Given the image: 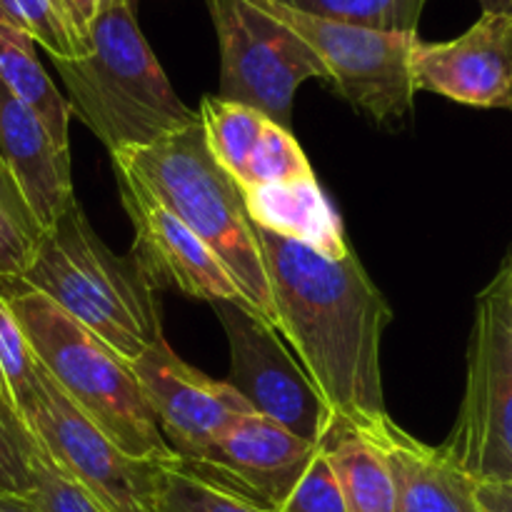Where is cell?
<instances>
[{
    "label": "cell",
    "mask_w": 512,
    "mask_h": 512,
    "mask_svg": "<svg viewBox=\"0 0 512 512\" xmlns=\"http://www.w3.org/2000/svg\"><path fill=\"white\" fill-rule=\"evenodd\" d=\"M38 393L40 363L0 288V400L25 430Z\"/></svg>",
    "instance_id": "44dd1931"
},
{
    "label": "cell",
    "mask_w": 512,
    "mask_h": 512,
    "mask_svg": "<svg viewBox=\"0 0 512 512\" xmlns=\"http://www.w3.org/2000/svg\"><path fill=\"white\" fill-rule=\"evenodd\" d=\"M483 13H495L505 15V18L512 20V0H478Z\"/></svg>",
    "instance_id": "1f68e13d"
},
{
    "label": "cell",
    "mask_w": 512,
    "mask_h": 512,
    "mask_svg": "<svg viewBox=\"0 0 512 512\" xmlns=\"http://www.w3.org/2000/svg\"><path fill=\"white\" fill-rule=\"evenodd\" d=\"M60 3H63V10L68 15V23L73 28L75 38L85 48V35H88L90 23H93L95 13H98L103 0H60ZM85 53H88V48H85Z\"/></svg>",
    "instance_id": "f1b7e54d"
},
{
    "label": "cell",
    "mask_w": 512,
    "mask_h": 512,
    "mask_svg": "<svg viewBox=\"0 0 512 512\" xmlns=\"http://www.w3.org/2000/svg\"><path fill=\"white\" fill-rule=\"evenodd\" d=\"M30 480H33L30 500L43 512H105L80 485L60 473L38 448L30 458Z\"/></svg>",
    "instance_id": "484cf974"
},
{
    "label": "cell",
    "mask_w": 512,
    "mask_h": 512,
    "mask_svg": "<svg viewBox=\"0 0 512 512\" xmlns=\"http://www.w3.org/2000/svg\"><path fill=\"white\" fill-rule=\"evenodd\" d=\"M35 448L105 512H153L155 463L135 460L95 428L40 368V393L28 415Z\"/></svg>",
    "instance_id": "9c48e42d"
},
{
    "label": "cell",
    "mask_w": 512,
    "mask_h": 512,
    "mask_svg": "<svg viewBox=\"0 0 512 512\" xmlns=\"http://www.w3.org/2000/svg\"><path fill=\"white\" fill-rule=\"evenodd\" d=\"M230 345L225 383L258 415L313 445H323L338 420L310 385L298 360L268 323L238 303H215Z\"/></svg>",
    "instance_id": "30bf717a"
},
{
    "label": "cell",
    "mask_w": 512,
    "mask_h": 512,
    "mask_svg": "<svg viewBox=\"0 0 512 512\" xmlns=\"http://www.w3.org/2000/svg\"><path fill=\"white\" fill-rule=\"evenodd\" d=\"M308 180H315V173L310 168L308 155L293 138V130H285L273 120H268L258 145L250 153L248 165L235 180V185L245 195L253 193V190L308 183Z\"/></svg>",
    "instance_id": "7402d4cb"
},
{
    "label": "cell",
    "mask_w": 512,
    "mask_h": 512,
    "mask_svg": "<svg viewBox=\"0 0 512 512\" xmlns=\"http://www.w3.org/2000/svg\"><path fill=\"white\" fill-rule=\"evenodd\" d=\"M110 158L115 168L133 175L165 210L213 250L250 310L275 330V310L255 225L240 188L215 163L205 143L200 115L155 143L120 150Z\"/></svg>",
    "instance_id": "3957f363"
},
{
    "label": "cell",
    "mask_w": 512,
    "mask_h": 512,
    "mask_svg": "<svg viewBox=\"0 0 512 512\" xmlns=\"http://www.w3.org/2000/svg\"><path fill=\"white\" fill-rule=\"evenodd\" d=\"M0 512H43L30 500V495L0 493Z\"/></svg>",
    "instance_id": "4dcf8cb0"
},
{
    "label": "cell",
    "mask_w": 512,
    "mask_h": 512,
    "mask_svg": "<svg viewBox=\"0 0 512 512\" xmlns=\"http://www.w3.org/2000/svg\"><path fill=\"white\" fill-rule=\"evenodd\" d=\"M0 20L28 33L40 48L48 50L53 60L85 55L60 0H0Z\"/></svg>",
    "instance_id": "d4e9b609"
},
{
    "label": "cell",
    "mask_w": 512,
    "mask_h": 512,
    "mask_svg": "<svg viewBox=\"0 0 512 512\" xmlns=\"http://www.w3.org/2000/svg\"><path fill=\"white\" fill-rule=\"evenodd\" d=\"M478 512H512V485L478 483Z\"/></svg>",
    "instance_id": "f546056e"
},
{
    "label": "cell",
    "mask_w": 512,
    "mask_h": 512,
    "mask_svg": "<svg viewBox=\"0 0 512 512\" xmlns=\"http://www.w3.org/2000/svg\"><path fill=\"white\" fill-rule=\"evenodd\" d=\"M43 228L25 205L13 175L0 163V285L18 283L35 258Z\"/></svg>",
    "instance_id": "cb8c5ba5"
},
{
    "label": "cell",
    "mask_w": 512,
    "mask_h": 512,
    "mask_svg": "<svg viewBox=\"0 0 512 512\" xmlns=\"http://www.w3.org/2000/svg\"><path fill=\"white\" fill-rule=\"evenodd\" d=\"M220 45L218 98L248 105L293 130V103L310 78L328 80L318 55L248 0H208Z\"/></svg>",
    "instance_id": "52a82bcc"
},
{
    "label": "cell",
    "mask_w": 512,
    "mask_h": 512,
    "mask_svg": "<svg viewBox=\"0 0 512 512\" xmlns=\"http://www.w3.org/2000/svg\"><path fill=\"white\" fill-rule=\"evenodd\" d=\"M440 448L478 483L512 485V310L500 275L475 303L463 403Z\"/></svg>",
    "instance_id": "8992f818"
},
{
    "label": "cell",
    "mask_w": 512,
    "mask_h": 512,
    "mask_svg": "<svg viewBox=\"0 0 512 512\" xmlns=\"http://www.w3.org/2000/svg\"><path fill=\"white\" fill-rule=\"evenodd\" d=\"M0 160L13 175L40 228H50L75 200L70 150H60L38 115L0 80Z\"/></svg>",
    "instance_id": "9a60e30c"
},
{
    "label": "cell",
    "mask_w": 512,
    "mask_h": 512,
    "mask_svg": "<svg viewBox=\"0 0 512 512\" xmlns=\"http://www.w3.org/2000/svg\"><path fill=\"white\" fill-rule=\"evenodd\" d=\"M335 23L363 25L385 33H418L420 15L428 0H275Z\"/></svg>",
    "instance_id": "603a6c76"
},
{
    "label": "cell",
    "mask_w": 512,
    "mask_h": 512,
    "mask_svg": "<svg viewBox=\"0 0 512 512\" xmlns=\"http://www.w3.org/2000/svg\"><path fill=\"white\" fill-rule=\"evenodd\" d=\"M0 80L5 88L38 115L60 150H70L68 98L58 93L35 55V40L15 25L0 20Z\"/></svg>",
    "instance_id": "d6986e66"
},
{
    "label": "cell",
    "mask_w": 512,
    "mask_h": 512,
    "mask_svg": "<svg viewBox=\"0 0 512 512\" xmlns=\"http://www.w3.org/2000/svg\"><path fill=\"white\" fill-rule=\"evenodd\" d=\"M380 445L395 485V512H478V480L445 450L413 438L390 415L365 425Z\"/></svg>",
    "instance_id": "2e32d148"
},
{
    "label": "cell",
    "mask_w": 512,
    "mask_h": 512,
    "mask_svg": "<svg viewBox=\"0 0 512 512\" xmlns=\"http://www.w3.org/2000/svg\"><path fill=\"white\" fill-rule=\"evenodd\" d=\"M0 163H3V160H0Z\"/></svg>",
    "instance_id": "836d02e7"
},
{
    "label": "cell",
    "mask_w": 512,
    "mask_h": 512,
    "mask_svg": "<svg viewBox=\"0 0 512 512\" xmlns=\"http://www.w3.org/2000/svg\"><path fill=\"white\" fill-rule=\"evenodd\" d=\"M130 368L165 443L183 463L203 458L238 420L255 413L228 383H218L178 358L165 335Z\"/></svg>",
    "instance_id": "8fae6325"
},
{
    "label": "cell",
    "mask_w": 512,
    "mask_h": 512,
    "mask_svg": "<svg viewBox=\"0 0 512 512\" xmlns=\"http://www.w3.org/2000/svg\"><path fill=\"white\" fill-rule=\"evenodd\" d=\"M293 30L323 63L340 98L380 125L403 123L413 110L410 45L418 33H385L315 18L275 0H248Z\"/></svg>",
    "instance_id": "ba28073f"
},
{
    "label": "cell",
    "mask_w": 512,
    "mask_h": 512,
    "mask_svg": "<svg viewBox=\"0 0 512 512\" xmlns=\"http://www.w3.org/2000/svg\"><path fill=\"white\" fill-rule=\"evenodd\" d=\"M320 445L253 413L233 425L203 458L188 463L260 508L275 512L305 473Z\"/></svg>",
    "instance_id": "5bb4252c"
},
{
    "label": "cell",
    "mask_w": 512,
    "mask_h": 512,
    "mask_svg": "<svg viewBox=\"0 0 512 512\" xmlns=\"http://www.w3.org/2000/svg\"><path fill=\"white\" fill-rule=\"evenodd\" d=\"M120 200L133 225V260L148 283L173 288L205 303H238L250 310L238 285L213 250L195 238L170 210H165L138 180L115 168Z\"/></svg>",
    "instance_id": "7c38bea8"
},
{
    "label": "cell",
    "mask_w": 512,
    "mask_h": 512,
    "mask_svg": "<svg viewBox=\"0 0 512 512\" xmlns=\"http://www.w3.org/2000/svg\"><path fill=\"white\" fill-rule=\"evenodd\" d=\"M153 512H270L183 460L155 463Z\"/></svg>",
    "instance_id": "ffe728a7"
},
{
    "label": "cell",
    "mask_w": 512,
    "mask_h": 512,
    "mask_svg": "<svg viewBox=\"0 0 512 512\" xmlns=\"http://www.w3.org/2000/svg\"><path fill=\"white\" fill-rule=\"evenodd\" d=\"M245 208L258 228L300 240L328 255L348 253L343 225L318 180L245 193Z\"/></svg>",
    "instance_id": "e0dca14e"
},
{
    "label": "cell",
    "mask_w": 512,
    "mask_h": 512,
    "mask_svg": "<svg viewBox=\"0 0 512 512\" xmlns=\"http://www.w3.org/2000/svg\"><path fill=\"white\" fill-rule=\"evenodd\" d=\"M275 512H348L323 448L315 453V458L310 460V465L300 475L295 488L290 490L285 503Z\"/></svg>",
    "instance_id": "83f0119b"
},
{
    "label": "cell",
    "mask_w": 512,
    "mask_h": 512,
    "mask_svg": "<svg viewBox=\"0 0 512 512\" xmlns=\"http://www.w3.org/2000/svg\"><path fill=\"white\" fill-rule=\"evenodd\" d=\"M35 443L18 423L8 405L0 400V493L30 495V458Z\"/></svg>",
    "instance_id": "4316f807"
},
{
    "label": "cell",
    "mask_w": 512,
    "mask_h": 512,
    "mask_svg": "<svg viewBox=\"0 0 512 512\" xmlns=\"http://www.w3.org/2000/svg\"><path fill=\"white\" fill-rule=\"evenodd\" d=\"M275 333L293 345L303 373L333 418L365 425L385 418L380 340L393 310L350 248L328 255L255 225Z\"/></svg>",
    "instance_id": "6da1fadb"
},
{
    "label": "cell",
    "mask_w": 512,
    "mask_h": 512,
    "mask_svg": "<svg viewBox=\"0 0 512 512\" xmlns=\"http://www.w3.org/2000/svg\"><path fill=\"white\" fill-rule=\"evenodd\" d=\"M500 278H503V285H505V293H508V300H510V310H512V255L508 258V263L500 268Z\"/></svg>",
    "instance_id": "d6a6232c"
},
{
    "label": "cell",
    "mask_w": 512,
    "mask_h": 512,
    "mask_svg": "<svg viewBox=\"0 0 512 512\" xmlns=\"http://www.w3.org/2000/svg\"><path fill=\"white\" fill-rule=\"evenodd\" d=\"M85 48L83 58L53 63L68 88L70 113L110 155L143 148L198 120L160 68L130 0L100 3Z\"/></svg>",
    "instance_id": "7a4b0ae2"
},
{
    "label": "cell",
    "mask_w": 512,
    "mask_h": 512,
    "mask_svg": "<svg viewBox=\"0 0 512 512\" xmlns=\"http://www.w3.org/2000/svg\"><path fill=\"white\" fill-rule=\"evenodd\" d=\"M38 358L60 393L135 460H175L128 360L28 285H0Z\"/></svg>",
    "instance_id": "5b68a950"
},
{
    "label": "cell",
    "mask_w": 512,
    "mask_h": 512,
    "mask_svg": "<svg viewBox=\"0 0 512 512\" xmlns=\"http://www.w3.org/2000/svg\"><path fill=\"white\" fill-rule=\"evenodd\" d=\"M20 283L53 300L128 363L163 338L155 288L133 258H120L98 238L78 200L43 230Z\"/></svg>",
    "instance_id": "277c9868"
},
{
    "label": "cell",
    "mask_w": 512,
    "mask_h": 512,
    "mask_svg": "<svg viewBox=\"0 0 512 512\" xmlns=\"http://www.w3.org/2000/svg\"><path fill=\"white\" fill-rule=\"evenodd\" d=\"M348 512H395V485L380 445L355 425L335 423L323 440Z\"/></svg>",
    "instance_id": "ac0fdd59"
},
{
    "label": "cell",
    "mask_w": 512,
    "mask_h": 512,
    "mask_svg": "<svg viewBox=\"0 0 512 512\" xmlns=\"http://www.w3.org/2000/svg\"><path fill=\"white\" fill-rule=\"evenodd\" d=\"M415 93H435L473 108L512 110V20L483 13L463 35L410 45Z\"/></svg>",
    "instance_id": "4fadbf2b"
}]
</instances>
